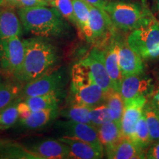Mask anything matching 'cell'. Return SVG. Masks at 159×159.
I'll return each instance as SVG.
<instances>
[{
	"label": "cell",
	"instance_id": "d6986e66",
	"mask_svg": "<svg viewBox=\"0 0 159 159\" xmlns=\"http://www.w3.org/2000/svg\"><path fill=\"white\" fill-rule=\"evenodd\" d=\"M23 84L14 77L0 73V111L19 98Z\"/></svg>",
	"mask_w": 159,
	"mask_h": 159
},
{
	"label": "cell",
	"instance_id": "52a82bcc",
	"mask_svg": "<svg viewBox=\"0 0 159 159\" xmlns=\"http://www.w3.org/2000/svg\"><path fill=\"white\" fill-rule=\"evenodd\" d=\"M65 83V74L61 69L55 67L41 76L25 83L19 97L22 100L30 97L49 93H61Z\"/></svg>",
	"mask_w": 159,
	"mask_h": 159
},
{
	"label": "cell",
	"instance_id": "1f68e13d",
	"mask_svg": "<svg viewBox=\"0 0 159 159\" xmlns=\"http://www.w3.org/2000/svg\"><path fill=\"white\" fill-rule=\"evenodd\" d=\"M145 158L159 159V140L151 143L145 153Z\"/></svg>",
	"mask_w": 159,
	"mask_h": 159
},
{
	"label": "cell",
	"instance_id": "836d02e7",
	"mask_svg": "<svg viewBox=\"0 0 159 159\" xmlns=\"http://www.w3.org/2000/svg\"><path fill=\"white\" fill-rule=\"evenodd\" d=\"M49 4L45 0H19V7H30L35 6H48Z\"/></svg>",
	"mask_w": 159,
	"mask_h": 159
},
{
	"label": "cell",
	"instance_id": "5bb4252c",
	"mask_svg": "<svg viewBox=\"0 0 159 159\" xmlns=\"http://www.w3.org/2000/svg\"><path fill=\"white\" fill-rule=\"evenodd\" d=\"M25 148L37 159L69 158L68 145L59 139H43Z\"/></svg>",
	"mask_w": 159,
	"mask_h": 159
},
{
	"label": "cell",
	"instance_id": "83f0119b",
	"mask_svg": "<svg viewBox=\"0 0 159 159\" xmlns=\"http://www.w3.org/2000/svg\"><path fill=\"white\" fill-rule=\"evenodd\" d=\"M132 141L144 151L148 150L152 143L150 139L148 127L144 114H142L136 123Z\"/></svg>",
	"mask_w": 159,
	"mask_h": 159
},
{
	"label": "cell",
	"instance_id": "30bf717a",
	"mask_svg": "<svg viewBox=\"0 0 159 159\" xmlns=\"http://www.w3.org/2000/svg\"><path fill=\"white\" fill-rule=\"evenodd\" d=\"M56 127L63 131L64 136L80 139L88 143L97 152L103 155L104 149L99 142L97 128L94 125L67 120L58 122Z\"/></svg>",
	"mask_w": 159,
	"mask_h": 159
},
{
	"label": "cell",
	"instance_id": "e575fe53",
	"mask_svg": "<svg viewBox=\"0 0 159 159\" xmlns=\"http://www.w3.org/2000/svg\"><path fill=\"white\" fill-rule=\"evenodd\" d=\"M148 98V102H150V104L152 105L159 113V88L158 89H156V91H152L150 96H149Z\"/></svg>",
	"mask_w": 159,
	"mask_h": 159
},
{
	"label": "cell",
	"instance_id": "d6a6232c",
	"mask_svg": "<svg viewBox=\"0 0 159 159\" xmlns=\"http://www.w3.org/2000/svg\"><path fill=\"white\" fill-rule=\"evenodd\" d=\"M18 111H19V120H22L27 118L33 111L30 108L29 105L25 102V100H21L18 103L17 105Z\"/></svg>",
	"mask_w": 159,
	"mask_h": 159
},
{
	"label": "cell",
	"instance_id": "ac0fdd59",
	"mask_svg": "<svg viewBox=\"0 0 159 159\" xmlns=\"http://www.w3.org/2000/svg\"><path fill=\"white\" fill-rule=\"evenodd\" d=\"M61 142L65 143L69 148V158L77 159H99L102 158L103 155L91 147L88 143L80 139L70 136H62L58 139Z\"/></svg>",
	"mask_w": 159,
	"mask_h": 159
},
{
	"label": "cell",
	"instance_id": "8992f818",
	"mask_svg": "<svg viewBox=\"0 0 159 159\" xmlns=\"http://www.w3.org/2000/svg\"><path fill=\"white\" fill-rule=\"evenodd\" d=\"M25 47L19 36L0 40V73L16 79L21 71Z\"/></svg>",
	"mask_w": 159,
	"mask_h": 159
},
{
	"label": "cell",
	"instance_id": "74e56055",
	"mask_svg": "<svg viewBox=\"0 0 159 159\" xmlns=\"http://www.w3.org/2000/svg\"><path fill=\"white\" fill-rule=\"evenodd\" d=\"M155 11H156V15L159 18V0H156L155 2Z\"/></svg>",
	"mask_w": 159,
	"mask_h": 159
},
{
	"label": "cell",
	"instance_id": "484cf974",
	"mask_svg": "<svg viewBox=\"0 0 159 159\" xmlns=\"http://www.w3.org/2000/svg\"><path fill=\"white\" fill-rule=\"evenodd\" d=\"M91 108L85 105L72 104L68 108L63 109L60 112V114L67 119V120L92 125L89 118V111Z\"/></svg>",
	"mask_w": 159,
	"mask_h": 159
},
{
	"label": "cell",
	"instance_id": "ba28073f",
	"mask_svg": "<svg viewBox=\"0 0 159 159\" xmlns=\"http://www.w3.org/2000/svg\"><path fill=\"white\" fill-rule=\"evenodd\" d=\"M89 7L90 38L89 42L100 48H105L116 29L105 10L91 5H89Z\"/></svg>",
	"mask_w": 159,
	"mask_h": 159
},
{
	"label": "cell",
	"instance_id": "f35d334b",
	"mask_svg": "<svg viewBox=\"0 0 159 159\" xmlns=\"http://www.w3.org/2000/svg\"><path fill=\"white\" fill-rule=\"evenodd\" d=\"M5 0H0V7H2V6L5 5Z\"/></svg>",
	"mask_w": 159,
	"mask_h": 159
},
{
	"label": "cell",
	"instance_id": "9c48e42d",
	"mask_svg": "<svg viewBox=\"0 0 159 159\" xmlns=\"http://www.w3.org/2000/svg\"><path fill=\"white\" fill-rule=\"evenodd\" d=\"M80 61L88 66L91 76L104 92L112 90L113 85L105 65V48L94 46Z\"/></svg>",
	"mask_w": 159,
	"mask_h": 159
},
{
	"label": "cell",
	"instance_id": "cb8c5ba5",
	"mask_svg": "<svg viewBox=\"0 0 159 159\" xmlns=\"http://www.w3.org/2000/svg\"><path fill=\"white\" fill-rule=\"evenodd\" d=\"M61 93H49L40 96L30 97L24 99L32 111L58 108Z\"/></svg>",
	"mask_w": 159,
	"mask_h": 159
},
{
	"label": "cell",
	"instance_id": "8d00e7d4",
	"mask_svg": "<svg viewBox=\"0 0 159 159\" xmlns=\"http://www.w3.org/2000/svg\"><path fill=\"white\" fill-rule=\"evenodd\" d=\"M5 3H7L11 7H19V0H5Z\"/></svg>",
	"mask_w": 159,
	"mask_h": 159
},
{
	"label": "cell",
	"instance_id": "7402d4cb",
	"mask_svg": "<svg viewBox=\"0 0 159 159\" xmlns=\"http://www.w3.org/2000/svg\"><path fill=\"white\" fill-rule=\"evenodd\" d=\"M99 142L104 150L114 146L122 138L121 123L115 121L105 123L97 128Z\"/></svg>",
	"mask_w": 159,
	"mask_h": 159
},
{
	"label": "cell",
	"instance_id": "6da1fadb",
	"mask_svg": "<svg viewBox=\"0 0 159 159\" xmlns=\"http://www.w3.org/2000/svg\"><path fill=\"white\" fill-rule=\"evenodd\" d=\"M23 41L25 59L16 80L25 84L55 67L59 55L56 47L43 37Z\"/></svg>",
	"mask_w": 159,
	"mask_h": 159
},
{
	"label": "cell",
	"instance_id": "4dcf8cb0",
	"mask_svg": "<svg viewBox=\"0 0 159 159\" xmlns=\"http://www.w3.org/2000/svg\"><path fill=\"white\" fill-rule=\"evenodd\" d=\"M49 4L52 7H55L66 20L76 26L72 0H52Z\"/></svg>",
	"mask_w": 159,
	"mask_h": 159
},
{
	"label": "cell",
	"instance_id": "2e32d148",
	"mask_svg": "<svg viewBox=\"0 0 159 159\" xmlns=\"http://www.w3.org/2000/svg\"><path fill=\"white\" fill-rule=\"evenodd\" d=\"M105 150L107 158L110 159L145 158V151L130 139L124 136L116 144Z\"/></svg>",
	"mask_w": 159,
	"mask_h": 159
},
{
	"label": "cell",
	"instance_id": "44dd1931",
	"mask_svg": "<svg viewBox=\"0 0 159 159\" xmlns=\"http://www.w3.org/2000/svg\"><path fill=\"white\" fill-rule=\"evenodd\" d=\"M74 7L75 17L76 20V27L78 29L80 35L85 41H89L90 30H89V19H90V7L89 4L83 0H72Z\"/></svg>",
	"mask_w": 159,
	"mask_h": 159
},
{
	"label": "cell",
	"instance_id": "4316f807",
	"mask_svg": "<svg viewBox=\"0 0 159 159\" xmlns=\"http://www.w3.org/2000/svg\"><path fill=\"white\" fill-rule=\"evenodd\" d=\"M143 114L146 119L148 125L150 139L151 142L159 140V113L156 108L150 104V102H147L144 107Z\"/></svg>",
	"mask_w": 159,
	"mask_h": 159
},
{
	"label": "cell",
	"instance_id": "ab89813d",
	"mask_svg": "<svg viewBox=\"0 0 159 159\" xmlns=\"http://www.w3.org/2000/svg\"><path fill=\"white\" fill-rule=\"evenodd\" d=\"M116 1H122V2H131V1H135V0H116Z\"/></svg>",
	"mask_w": 159,
	"mask_h": 159
},
{
	"label": "cell",
	"instance_id": "ffe728a7",
	"mask_svg": "<svg viewBox=\"0 0 159 159\" xmlns=\"http://www.w3.org/2000/svg\"><path fill=\"white\" fill-rule=\"evenodd\" d=\"M58 114V108L33 111L27 118L19 120V124L27 129L36 130L49 125L56 118Z\"/></svg>",
	"mask_w": 159,
	"mask_h": 159
},
{
	"label": "cell",
	"instance_id": "f1b7e54d",
	"mask_svg": "<svg viewBox=\"0 0 159 159\" xmlns=\"http://www.w3.org/2000/svg\"><path fill=\"white\" fill-rule=\"evenodd\" d=\"M21 100L22 99L19 97L14 102L0 111V130L11 128L17 122L19 118L17 105Z\"/></svg>",
	"mask_w": 159,
	"mask_h": 159
},
{
	"label": "cell",
	"instance_id": "3957f363",
	"mask_svg": "<svg viewBox=\"0 0 159 159\" xmlns=\"http://www.w3.org/2000/svg\"><path fill=\"white\" fill-rule=\"evenodd\" d=\"M72 104L93 108L104 104L105 93L91 76L85 63L80 61L71 69L70 86Z\"/></svg>",
	"mask_w": 159,
	"mask_h": 159
},
{
	"label": "cell",
	"instance_id": "277c9868",
	"mask_svg": "<svg viewBox=\"0 0 159 159\" xmlns=\"http://www.w3.org/2000/svg\"><path fill=\"white\" fill-rule=\"evenodd\" d=\"M105 11L116 30L131 32L142 27L154 17L144 2L111 1Z\"/></svg>",
	"mask_w": 159,
	"mask_h": 159
},
{
	"label": "cell",
	"instance_id": "8fae6325",
	"mask_svg": "<svg viewBox=\"0 0 159 159\" xmlns=\"http://www.w3.org/2000/svg\"><path fill=\"white\" fill-rule=\"evenodd\" d=\"M119 91L124 102L139 97L148 98L153 91L152 80L143 74L123 77Z\"/></svg>",
	"mask_w": 159,
	"mask_h": 159
},
{
	"label": "cell",
	"instance_id": "5b68a950",
	"mask_svg": "<svg viewBox=\"0 0 159 159\" xmlns=\"http://www.w3.org/2000/svg\"><path fill=\"white\" fill-rule=\"evenodd\" d=\"M129 47L144 60L159 57V21L155 16L148 23L130 32Z\"/></svg>",
	"mask_w": 159,
	"mask_h": 159
},
{
	"label": "cell",
	"instance_id": "f546056e",
	"mask_svg": "<svg viewBox=\"0 0 159 159\" xmlns=\"http://www.w3.org/2000/svg\"><path fill=\"white\" fill-rule=\"evenodd\" d=\"M89 118L91 124L95 128L113 121L110 111L105 104L99 105L98 106L91 108L89 111Z\"/></svg>",
	"mask_w": 159,
	"mask_h": 159
},
{
	"label": "cell",
	"instance_id": "d4e9b609",
	"mask_svg": "<svg viewBox=\"0 0 159 159\" xmlns=\"http://www.w3.org/2000/svg\"><path fill=\"white\" fill-rule=\"evenodd\" d=\"M110 111L113 121L121 122L125 108V102L119 91L112 89L105 94V102Z\"/></svg>",
	"mask_w": 159,
	"mask_h": 159
},
{
	"label": "cell",
	"instance_id": "4fadbf2b",
	"mask_svg": "<svg viewBox=\"0 0 159 159\" xmlns=\"http://www.w3.org/2000/svg\"><path fill=\"white\" fill-rule=\"evenodd\" d=\"M115 33L116 31L105 48V65L112 83L113 89L119 91L123 79L119 63L121 40Z\"/></svg>",
	"mask_w": 159,
	"mask_h": 159
},
{
	"label": "cell",
	"instance_id": "60d3db41",
	"mask_svg": "<svg viewBox=\"0 0 159 159\" xmlns=\"http://www.w3.org/2000/svg\"><path fill=\"white\" fill-rule=\"evenodd\" d=\"M45 1H47V2H49L52 1V0H45Z\"/></svg>",
	"mask_w": 159,
	"mask_h": 159
},
{
	"label": "cell",
	"instance_id": "603a6c76",
	"mask_svg": "<svg viewBox=\"0 0 159 159\" xmlns=\"http://www.w3.org/2000/svg\"><path fill=\"white\" fill-rule=\"evenodd\" d=\"M0 158L37 159L24 145L5 140H0Z\"/></svg>",
	"mask_w": 159,
	"mask_h": 159
},
{
	"label": "cell",
	"instance_id": "d590c367",
	"mask_svg": "<svg viewBox=\"0 0 159 159\" xmlns=\"http://www.w3.org/2000/svg\"><path fill=\"white\" fill-rule=\"evenodd\" d=\"M89 5L105 10L111 0H83Z\"/></svg>",
	"mask_w": 159,
	"mask_h": 159
},
{
	"label": "cell",
	"instance_id": "7a4b0ae2",
	"mask_svg": "<svg viewBox=\"0 0 159 159\" xmlns=\"http://www.w3.org/2000/svg\"><path fill=\"white\" fill-rule=\"evenodd\" d=\"M18 13L24 28L39 37H61L69 30L68 23L54 7H21Z\"/></svg>",
	"mask_w": 159,
	"mask_h": 159
},
{
	"label": "cell",
	"instance_id": "7c38bea8",
	"mask_svg": "<svg viewBox=\"0 0 159 159\" xmlns=\"http://www.w3.org/2000/svg\"><path fill=\"white\" fill-rule=\"evenodd\" d=\"M148 101L147 97H139L124 102L125 108L120 123L122 136L125 138L132 140L136 123L143 114L144 107Z\"/></svg>",
	"mask_w": 159,
	"mask_h": 159
},
{
	"label": "cell",
	"instance_id": "e0dca14e",
	"mask_svg": "<svg viewBox=\"0 0 159 159\" xmlns=\"http://www.w3.org/2000/svg\"><path fill=\"white\" fill-rule=\"evenodd\" d=\"M21 33V22L13 7L0 10V40L20 36Z\"/></svg>",
	"mask_w": 159,
	"mask_h": 159
},
{
	"label": "cell",
	"instance_id": "9a60e30c",
	"mask_svg": "<svg viewBox=\"0 0 159 159\" xmlns=\"http://www.w3.org/2000/svg\"><path fill=\"white\" fill-rule=\"evenodd\" d=\"M119 63L123 77L144 74L143 59L129 47L127 41L120 42Z\"/></svg>",
	"mask_w": 159,
	"mask_h": 159
}]
</instances>
